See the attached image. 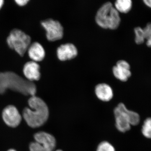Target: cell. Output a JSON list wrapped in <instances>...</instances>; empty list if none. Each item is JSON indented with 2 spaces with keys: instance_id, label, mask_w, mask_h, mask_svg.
<instances>
[{
  "instance_id": "1",
  "label": "cell",
  "mask_w": 151,
  "mask_h": 151,
  "mask_svg": "<svg viewBox=\"0 0 151 151\" xmlns=\"http://www.w3.org/2000/svg\"><path fill=\"white\" fill-rule=\"evenodd\" d=\"M8 89L19 92L25 95L35 96L36 86L35 84L13 72H0V94Z\"/></svg>"
},
{
  "instance_id": "2",
  "label": "cell",
  "mask_w": 151,
  "mask_h": 151,
  "mask_svg": "<svg viewBox=\"0 0 151 151\" xmlns=\"http://www.w3.org/2000/svg\"><path fill=\"white\" fill-rule=\"evenodd\" d=\"M30 108H25L23 116L29 127L37 128L43 125L47 121L49 110L47 105L42 99L35 96H31L28 100Z\"/></svg>"
},
{
  "instance_id": "3",
  "label": "cell",
  "mask_w": 151,
  "mask_h": 151,
  "mask_svg": "<svg viewBox=\"0 0 151 151\" xmlns=\"http://www.w3.org/2000/svg\"><path fill=\"white\" fill-rule=\"evenodd\" d=\"M95 21L99 26L104 29H115L118 28L121 22L118 11L112 3H105L97 11Z\"/></svg>"
},
{
  "instance_id": "4",
  "label": "cell",
  "mask_w": 151,
  "mask_h": 151,
  "mask_svg": "<svg viewBox=\"0 0 151 151\" xmlns=\"http://www.w3.org/2000/svg\"><path fill=\"white\" fill-rule=\"evenodd\" d=\"M116 127L119 132L125 133L131 129V126H137L139 123L138 113L128 110L124 103H119L114 109Z\"/></svg>"
},
{
  "instance_id": "5",
  "label": "cell",
  "mask_w": 151,
  "mask_h": 151,
  "mask_svg": "<svg viewBox=\"0 0 151 151\" xmlns=\"http://www.w3.org/2000/svg\"><path fill=\"white\" fill-rule=\"evenodd\" d=\"M31 40L30 37L21 30L14 29L11 32L7 42L11 48L23 56L29 47Z\"/></svg>"
},
{
  "instance_id": "6",
  "label": "cell",
  "mask_w": 151,
  "mask_h": 151,
  "mask_svg": "<svg viewBox=\"0 0 151 151\" xmlns=\"http://www.w3.org/2000/svg\"><path fill=\"white\" fill-rule=\"evenodd\" d=\"M35 142L31 143L30 151H53L56 140L52 135L45 132H40L34 136Z\"/></svg>"
},
{
  "instance_id": "7",
  "label": "cell",
  "mask_w": 151,
  "mask_h": 151,
  "mask_svg": "<svg viewBox=\"0 0 151 151\" xmlns=\"http://www.w3.org/2000/svg\"><path fill=\"white\" fill-rule=\"evenodd\" d=\"M41 24L46 32V37L50 41H55L63 37V28L59 22L50 19L43 21Z\"/></svg>"
},
{
  "instance_id": "8",
  "label": "cell",
  "mask_w": 151,
  "mask_h": 151,
  "mask_svg": "<svg viewBox=\"0 0 151 151\" xmlns=\"http://www.w3.org/2000/svg\"><path fill=\"white\" fill-rule=\"evenodd\" d=\"M113 75L116 78L123 82L128 81L132 76L131 66L127 60H119L113 68Z\"/></svg>"
},
{
  "instance_id": "9",
  "label": "cell",
  "mask_w": 151,
  "mask_h": 151,
  "mask_svg": "<svg viewBox=\"0 0 151 151\" xmlns=\"http://www.w3.org/2000/svg\"><path fill=\"white\" fill-rule=\"evenodd\" d=\"M2 117L6 124L10 127H17L21 122L20 114L17 108L13 105H9L4 109Z\"/></svg>"
},
{
  "instance_id": "10",
  "label": "cell",
  "mask_w": 151,
  "mask_h": 151,
  "mask_svg": "<svg viewBox=\"0 0 151 151\" xmlns=\"http://www.w3.org/2000/svg\"><path fill=\"white\" fill-rule=\"evenodd\" d=\"M57 54L60 60L65 61L75 58L78 54V50L73 44L66 43L58 47Z\"/></svg>"
},
{
  "instance_id": "11",
  "label": "cell",
  "mask_w": 151,
  "mask_h": 151,
  "mask_svg": "<svg viewBox=\"0 0 151 151\" xmlns=\"http://www.w3.org/2000/svg\"><path fill=\"white\" fill-rule=\"evenodd\" d=\"M40 65L37 62L33 61L27 63L23 68L24 74L29 81H38L40 78Z\"/></svg>"
},
{
  "instance_id": "12",
  "label": "cell",
  "mask_w": 151,
  "mask_h": 151,
  "mask_svg": "<svg viewBox=\"0 0 151 151\" xmlns=\"http://www.w3.org/2000/svg\"><path fill=\"white\" fill-rule=\"evenodd\" d=\"M95 93L98 99L104 102L110 101L113 98V89L108 84H97L95 88Z\"/></svg>"
},
{
  "instance_id": "13",
  "label": "cell",
  "mask_w": 151,
  "mask_h": 151,
  "mask_svg": "<svg viewBox=\"0 0 151 151\" xmlns=\"http://www.w3.org/2000/svg\"><path fill=\"white\" fill-rule=\"evenodd\" d=\"M28 55L32 61L37 62L42 61L45 56V51L42 45L37 42L30 45L28 49Z\"/></svg>"
},
{
  "instance_id": "14",
  "label": "cell",
  "mask_w": 151,
  "mask_h": 151,
  "mask_svg": "<svg viewBox=\"0 0 151 151\" xmlns=\"http://www.w3.org/2000/svg\"><path fill=\"white\" fill-rule=\"evenodd\" d=\"M133 5L132 0H117L115 3V8L119 12L128 14L132 10Z\"/></svg>"
},
{
  "instance_id": "15",
  "label": "cell",
  "mask_w": 151,
  "mask_h": 151,
  "mask_svg": "<svg viewBox=\"0 0 151 151\" xmlns=\"http://www.w3.org/2000/svg\"><path fill=\"white\" fill-rule=\"evenodd\" d=\"M142 132L144 137L148 139H151V118H147L144 121Z\"/></svg>"
},
{
  "instance_id": "16",
  "label": "cell",
  "mask_w": 151,
  "mask_h": 151,
  "mask_svg": "<svg viewBox=\"0 0 151 151\" xmlns=\"http://www.w3.org/2000/svg\"><path fill=\"white\" fill-rule=\"evenodd\" d=\"M134 33L135 35L134 42L136 44L140 45L145 42L142 28L139 27L134 28Z\"/></svg>"
},
{
  "instance_id": "17",
  "label": "cell",
  "mask_w": 151,
  "mask_h": 151,
  "mask_svg": "<svg viewBox=\"0 0 151 151\" xmlns=\"http://www.w3.org/2000/svg\"><path fill=\"white\" fill-rule=\"evenodd\" d=\"M97 151H116L113 146L108 142L100 143L97 148Z\"/></svg>"
},
{
  "instance_id": "18",
  "label": "cell",
  "mask_w": 151,
  "mask_h": 151,
  "mask_svg": "<svg viewBox=\"0 0 151 151\" xmlns=\"http://www.w3.org/2000/svg\"><path fill=\"white\" fill-rule=\"evenodd\" d=\"M144 37L145 41L151 39V23L147 24L146 26L142 28Z\"/></svg>"
},
{
  "instance_id": "19",
  "label": "cell",
  "mask_w": 151,
  "mask_h": 151,
  "mask_svg": "<svg viewBox=\"0 0 151 151\" xmlns=\"http://www.w3.org/2000/svg\"><path fill=\"white\" fill-rule=\"evenodd\" d=\"M29 1V0H16L15 2L18 5L20 6H24Z\"/></svg>"
},
{
  "instance_id": "20",
  "label": "cell",
  "mask_w": 151,
  "mask_h": 151,
  "mask_svg": "<svg viewBox=\"0 0 151 151\" xmlns=\"http://www.w3.org/2000/svg\"><path fill=\"white\" fill-rule=\"evenodd\" d=\"M143 1L147 7L151 9V0H143Z\"/></svg>"
},
{
  "instance_id": "21",
  "label": "cell",
  "mask_w": 151,
  "mask_h": 151,
  "mask_svg": "<svg viewBox=\"0 0 151 151\" xmlns=\"http://www.w3.org/2000/svg\"><path fill=\"white\" fill-rule=\"evenodd\" d=\"M145 44L148 47L151 48V39L145 41Z\"/></svg>"
},
{
  "instance_id": "22",
  "label": "cell",
  "mask_w": 151,
  "mask_h": 151,
  "mask_svg": "<svg viewBox=\"0 0 151 151\" xmlns=\"http://www.w3.org/2000/svg\"><path fill=\"white\" fill-rule=\"evenodd\" d=\"M4 4V1L3 0H0V9L3 6Z\"/></svg>"
},
{
  "instance_id": "23",
  "label": "cell",
  "mask_w": 151,
  "mask_h": 151,
  "mask_svg": "<svg viewBox=\"0 0 151 151\" xmlns=\"http://www.w3.org/2000/svg\"><path fill=\"white\" fill-rule=\"evenodd\" d=\"M8 151H16V150H13V149H11V150H9Z\"/></svg>"
},
{
  "instance_id": "24",
  "label": "cell",
  "mask_w": 151,
  "mask_h": 151,
  "mask_svg": "<svg viewBox=\"0 0 151 151\" xmlns=\"http://www.w3.org/2000/svg\"><path fill=\"white\" fill-rule=\"evenodd\" d=\"M56 151H63L61 150H56Z\"/></svg>"
}]
</instances>
